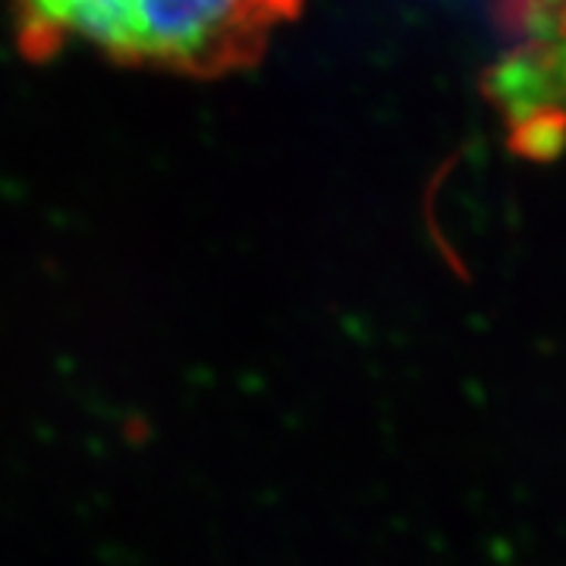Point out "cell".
<instances>
[{
    "instance_id": "cell-2",
    "label": "cell",
    "mask_w": 566,
    "mask_h": 566,
    "mask_svg": "<svg viewBox=\"0 0 566 566\" xmlns=\"http://www.w3.org/2000/svg\"><path fill=\"white\" fill-rule=\"evenodd\" d=\"M513 48L491 73V98L528 155H551L566 123V0H506Z\"/></svg>"
},
{
    "instance_id": "cell-1",
    "label": "cell",
    "mask_w": 566,
    "mask_h": 566,
    "mask_svg": "<svg viewBox=\"0 0 566 566\" xmlns=\"http://www.w3.org/2000/svg\"><path fill=\"white\" fill-rule=\"evenodd\" d=\"M22 54L85 44L123 66L214 80L259 61L303 0H10Z\"/></svg>"
}]
</instances>
